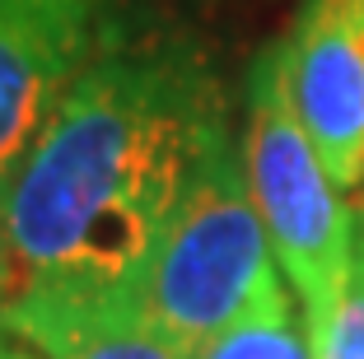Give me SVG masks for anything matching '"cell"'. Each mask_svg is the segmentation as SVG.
I'll return each mask as SVG.
<instances>
[{
    "label": "cell",
    "mask_w": 364,
    "mask_h": 359,
    "mask_svg": "<svg viewBox=\"0 0 364 359\" xmlns=\"http://www.w3.org/2000/svg\"><path fill=\"white\" fill-rule=\"evenodd\" d=\"M112 14L117 0H0V187L117 33Z\"/></svg>",
    "instance_id": "277c9868"
},
{
    "label": "cell",
    "mask_w": 364,
    "mask_h": 359,
    "mask_svg": "<svg viewBox=\"0 0 364 359\" xmlns=\"http://www.w3.org/2000/svg\"><path fill=\"white\" fill-rule=\"evenodd\" d=\"M23 289V275L19 262H14V247H10V233H5V220H0V313L14 304V294Z\"/></svg>",
    "instance_id": "9c48e42d"
},
{
    "label": "cell",
    "mask_w": 364,
    "mask_h": 359,
    "mask_svg": "<svg viewBox=\"0 0 364 359\" xmlns=\"http://www.w3.org/2000/svg\"><path fill=\"white\" fill-rule=\"evenodd\" d=\"M318 359H364V233L355 243V266H350V285H346L341 304L332 308L327 327L313 336Z\"/></svg>",
    "instance_id": "ba28073f"
},
{
    "label": "cell",
    "mask_w": 364,
    "mask_h": 359,
    "mask_svg": "<svg viewBox=\"0 0 364 359\" xmlns=\"http://www.w3.org/2000/svg\"><path fill=\"white\" fill-rule=\"evenodd\" d=\"M196 359H318L313 331L285 289V275H271L262 294L243 308L215 341L196 350Z\"/></svg>",
    "instance_id": "52a82bcc"
},
{
    "label": "cell",
    "mask_w": 364,
    "mask_h": 359,
    "mask_svg": "<svg viewBox=\"0 0 364 359\" xmlns=\"http://www.w3.org/2000/svg\"><path fill=\"white\" fill-rule=\"evenodd\" d=\"M0 336L43 359H192L140 308V289L23 285L0 313Z\"/></svg>",
    "instance_id": "8992f818"
},
{
    "label": "cell",
    "mask_w": 364,
    "mask_h": 359,
    "mask_svg": "<svg viewBox=\"0 0 364 359\" xmlns=\"http://www.w3.org/2000/svg\"><path fill=\"white\" fill-rule=\"evenodd\" d=\"M0 359H43V355L28 350L23 341H14V336H0Z\"/></svg>",
    "instance_id": "30bf717a"
},
{
    "label": "cell",
    "mask_w": 364,
    "mask_h": 359,
    "mask_svg": "<svg viewBox=\"0 0 364 359\" xmlns=\"http://www.w3.org/2000/svg\"><path fill=\"white\" fill-rule=\"evenodd\" d=\"M225 136L220 80L196 47L112 33L0 187L23 285L140 289Z\"/></svg>",
    "instance_id": "6da1fadb"
},
{
    "label": "cell",
    "mask_w": 364,
    "mask_h": 359,
    "mask_svg": "<svg viewBox=\"0 0 364 359\" xmlns=\"http://www.w3.org/2000/svg\"><path fill=\"white\" fill-rule=\"evenodd\" d=\"M271 275H280V266L271 257L267 224L247 191L243 154H234L225 136L154 243L140 275V308L154 331L196 359V350L220 336Z\"/></svg>",
    "instance_id": "3957f363"
},
{
    "label": "cell",
    "mask_w": 364,
    "mask_h": 359,
    "mask_svg": "<svg viewBox=\"0 0 364 359\" xmlns=\"http://www.w3.org/2000/svg\"><path fill=\"white\" fill-rule=\"evenodd\" d=\"M285 94L341 191L364 187V0H304L280 43Z\"/></svg>",
    "instance_id": "5b68a950"
},
{
    "label": "cell",
    "mask_w": 364,
    "mask_h": 359,
    "mask_svg": "<svg viewBox=\"0 0 364 359\" xmlns=\"http://www.w3.org/2000/svg\"><path fill=\"white\" fill-rule=\"evenodd\" d=\"M243 178L267 224L271 257L299 299L309 331L318 336L350 285L355 215L289 107L280 43L257 56L247 80Z\"/></svg>",
    "instance_id": "7a4b0ae2"
}]
</instances>
